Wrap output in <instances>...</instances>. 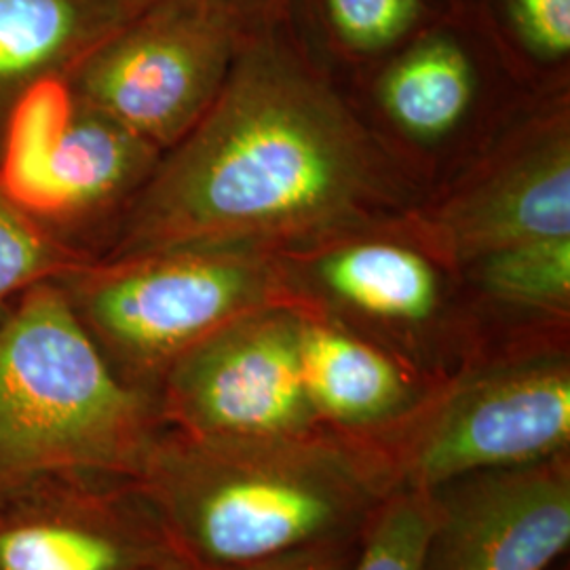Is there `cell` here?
I'll use <instances>...</instances> for the list:
<instances>
[{"label":"cell","instance_id":"6da1fadb","mask_svg":"<svg viewBox=\"0 0 570 570\" xmlns=\"http://www.w3.org/2000/svg\"><path fill=\"white\" fill-rule=\"evenodd\" d=\"M355 131L326 94L284 61L256 56L144 193L122 252L209 249L341 218L362 195Z\"/></svg>","mask_w":570,"mask_h":570},{"label":"cell","instance_id":"7a4b0ae2","mask_svg":"<svg viewBox=\"0 0 570 570\" xmlns=\"http://www.w3.org/2000/svg\"><path fill=\"white\" fill-rule=\"evenodd\" d=\"M188 564L244 569L345 543L393 492L387 461L315 431L159 435L125 482Z\"/></svg>","mask_w":570,"mask_h":570},{"label":"cell","instance_id":"3957f363","mask_svg":"<svg viewBox=\"0 0 570 570\" xmlns=\"http://www.w3.org/2000/svg\"><path fill=\"white\" fill-rule=\"evenodd\" d=\"M159 435L63 287L21 292L0 322V494L49 475L129 482Z\"/></svg>","mask_w":570,"mask_h":570},{"label":"cell","instance_id":"277c9868","mask_svg":"<svg viewBox=\"0 0 570 570\" xmlns=\"http://www.w3.org/2000/svg\"><path fill=\"white\" fill-rule=\"evenodd\" d=\"M146 261L82 275L72 296L89 334L129 366L157 370L216 330L261 311L266 279L256 266L207 249L148 254Z\"/></svg>","mask_w":570,"mask_h":570},{"label":"cell","instance_id":"5b68a950","mask_svg":"<svg viewBox=\"0 0 570 570\" xmlns=\"http://www.w3.org/2000/svg\"><path fill=\"white\" fill-rule=\"evenodd\" d=\"M303 320L254 311L167 367L165 416L195 438L256 440L315 431L301 366Z\"/></svg>","mask_w":570,"mask_h":570},{"label":"cell","instance_id":"8992f818","mask_svg":"<svg viewBox=\"0 0 570 570\" xmlns=\"http://www.w3.org/2000/svg\"><path fill=\"white\" fill-rule=\"evenodd\" d=\"M228 53L223 21L193 4H165L79 61L72 94L150 146L176 142L223 87Z\"/></svg>","mask_w":570,"mask_h":570},{"label":"cell","instance_id":"52a82bcc","mask_svg":"<svg viewBox=\"0 0 570 570\" xmlns=\"http://www.w3.org/2000/svg\"><path fill=\"white\" fill-rule=\"evenodd\" d=\"M570 374L530 362L487 374L454 393L402 454L395 489L433 490L478 471L567 454Z\"/></svg>","mask_w":570,"mask_h":570},{"label":"cell","instance_id":"ba28073f","mask_svg":"<svg viewBox=\"0 0 570 570\" xmlns=\"http://www.w3.org/2000/svg\"><path fill=\"white\" fill-rule=\"evenodd\" d=\"M180 562L125 482L49 475L0 494V570H161Z\"/></svg>","mask_w":570,"mask_h":570},{"label":"cell","instance_id":"9c48e42d","mask_svg":"<svg viewBox=\"0 0 570 570\" xmlns=\"http://www.w3.org/2000/svg\"><path fill=\"white\" fill-rule=\"evenodd\" d=\"M433 497L428 570H548L569 550V452L478 471Z\"/></svg>","mask_w":570,"mask_h":570},{"label":"cell","instance_id":"30bf717a","mask_svg":"<svg viewBox=\"0 0 570 570\" xmlns=\"http://www.w3.org/2000/svg\"><path fill=\"white\" fill-rule=\"evenodd\" d=\"M301 366L317 421L364 429L397 416L410 402L402 370L343 330L303 322Z\"/></svg>","mask_w":570,"mask_h":570},{"label":"cell","instance_id":"8fae6325","mask_svg":"<svg viewBox=\"0 0 570 570\" xmlns=\"http://www.w3.org/2000/svg\"><path fill=\"white\" fill-rule=\"evenodd\" d=\"M456 245L492 254L513 245L569 239L570 159L567 146L532 157L456 214Z\"/></svg>","mask_w":570,"mask_h":570},{"label":"cell","instance_id":"7c38bea8","mask_svg":"<svg viewBox=\"0 0 570 570\" xmlns=\"http://www.w3.org/2000/svg\"><path fill=\"white\" fill-rule=\"evenodd\" d=\"M112 20L108 0H0V98L85 60Z\"/></svg>","mask_w":570,"mask_h":570},{"label":"cell","instance_id":"4fadbf2b","mask_svg":"<svg viewBox=\"0 0 570 570\" xmlns=\"http://www.w3.org/2000/svg\"><path fill=\"white\" fill-rule=\"evenodd\" d=\"M153 148L119 122L77 102L47 165L37 216H63L110 199L142 174Z\"/></svg>","mask_w":570,"mask_h":570},{"label":"cell","instance_id":"5bb4252c","mask_svg":"<svg viewBox=\"0 0 570 570\" xmlns=\"http://www.w3.org/2000/svg\"><path fill=\"white\" fill-rule=\"evenodd\" d=\"M327 287L355 311L400 324L425 322L438 305L433 268L406 247L355 245L322 266Z\"/></svg>","mask_w":570,"mask_h":570},{"label":"cell","instance_id":"9a60e30c","mask_svg":"<svg viewBox=\"0 0 570 570\" xmlns=\"http://www.w3.org/2000/svg\"><path fill=\"white\" fill-rule=\"evenodd\" d=\"M75 110L77 98L61 77L39 79L13 98L0 157V190L30 216L39 214L47 165Z\"/></svg>","mask_w":570,"mask_h":570},{"label":"cell","instance_id":"2e32d148","mask_svg":"<svg viewBox=\"0 0 570 570\" xmlns=\"http://www.w3.org/2000/svg\"><path fill=\"white\" fill-rule=\"evenodd\" d=\"M471 96V66L449 41L421 45L389 72L383 85L389 115L421 138L450 131L465 115Z\"/></svg>","mask_w":570,"mask_h":570},{"label":"cell","instance_id":"e0dca14e","mask_svg":"<svg viewBox=\"0 0 570 570\" xmlns=\"http://www.w3.org/2000/svg\"><path fill=\"white\" fill-rule=\"evenodd\" d=\"M433 527V492L393 490L362 532V551L351 570H428Z\"/></svg>","mask_w":570,"mask_h":570},{"label":"cell","instance_id":"ac0fdd59","mask_svg":"<svg viewBox=\"0 0 570 570\" xmlns=\"http://www.w3.org/2000/svg\"><path fill=\"white\" fill-rule=\"evenodd\" d=\"M482 279L503 301L560 306L570 294V237L492 252L482 268Z\"/></svg>","mask_w":570,"mask_h":570},{"label":"cell","instance_id":"d6986e66","mask_svg":"<svg viewBox=\"0 0 570 570\" xmlns=\"http://www.w3.org/2000/svg\"><path fill=\"white\" fill-rule=\"evenodd\" d=\"M68 273H72L70 256L0 190V305Z\"/></svg>","mask_w":570,"mask_h":570},{"label":"cell","instance_id":"ffe728a7","mask_svg":"<svg viewBox=\"0 0 570 570\" xmlns=\"http://www.w3.org/2000/svg\"><path fill=\"white\" fill-rule=\"evenodd\" d=\"M338 35L357 49L387 47L421 16L419 0H327Z\"/></svg>","mask_w":570,"mask_h":570},{"label":"cell","instance_id":"44dd1931","mask_svg":"<svg viewBox=\"0 0 570 570\" xmlns=\"http://www.w3.org/2000/svg\"><path fill=\"white\" fill-rule=\"evenodd\" d=\"M522 37L539 53L560 58L570 49V0H513Z\"/></svg>","mask_w":570,"mask_h":570},{"label":"cell","instance_id":"7402d4cb","mask_svg":"<svg viewBox=\"0 0 570 570\" xmlns=\"http://www.w3.org/2000/svg\"><path fill=\"white\" fill-rule=\"evenodd\" d=\"M355 556L357 553L353 551L351 543L345 541L336 546H324V548L285 556L268 570H351Z\"/></svg>","mask_w":570,"mask_h":570},{"label":"cell","instance_id":"603a6c76","mask_svg":"<svg viewBox=\"0 0 570 570\" xmlns=\"http://www.w3.org/2000/svg\"><path fill=\"white\" fill-rule=\"evenodd\" d=\"M279 560H282V558L271 560V562H265V564H256V567H244V569H204V567H195V564H188V562H180V564H171V567L161 570H268L273 569Z\"/></svg>","mask_w":570,"mask_h":570}]
</instances>
